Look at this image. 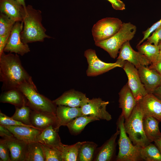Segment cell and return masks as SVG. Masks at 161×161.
Returning <instances> with one entry per match:
<instances>
[{
    "label": "cell",
    "mask_w": 161,
    "mask_h": 161,
    "mask_svg": "<svg viewBox=\"0 0 161 161\" xmlns=\"http://www.w3.org/2000/svg\"><path fill=\"white\" fill-rule=\"evenodd\" d=\"M41 14L40 10L35 9L32 6H26L21 33V41L24 43L43 42L45 38H52L45 33L46 29L41 23Z\"/></svg>",
    "instance_id": "obj_2"
},
{
    "label": "cell",
    "mask_w": 161,
    "mask_h": 161,
    "mask_svg": "<svg viewBox=\"0 0 161 161\" xmlns=\"http://www.w3.org/2000/svg\"><path fill=\"white\" fill-rule=\"evenodd\" d=\"M141 109L144 117H154L161 123V100L153 93H148L137 102Z\"/></svg>",
    "instance_id": "obj_14"
},
{
    "label": "cell",
    "mask_w": 161,
    "mask_h": 161,
    "mask_svg": "<svg viewBox=\"0 0 161 161\" xmlns=\"http://www.w3.org/2000/svg\"><path fill=\"white\" fill-rule=\"evenodd\" d=\"M125 119L121 114L116 122L117 128L120 130L118 143L119 152L116 161H143L140 156L142 147L134 145L127 135L124 126Z\"/></svg>",
    "instance_id": "obj_5"
},
{
    "label": "cell",
    "mask_w": 161,
    "mask_h": 161,
    "mask_svg": "<svg viewBox=\"0 0 161 161\" xmlns=\"http://www.w3.org/2000/svg\"><path fill=\"white\" fill-rule=\"evenodd\" d=\"M6 140L11 161H25L28 144L14 136Z\"/></svg>",
    "instance_id": "obj_23"
},
{
    "label": "cell",
    "mask_w": 161,
    "mask_h": 161,
    "mask_svg": "<svg viewBox=\"0 0 161 161\" xmlns=\"http://www.w3.org/2000/svg\"><path fill=\"white\" fill-rule=\"evenodd\" d=\"M18 89L24 95L27 101V105L32 110L56 115L57 106L52 101L39 93L34 82L25 83Z\"/></svg>",
    "instance_id": "obj_6"
},
{
    "label": "cell",
    "mask_w": 161,
    "mask_h": 161,
    "mask_svg": "<svg viewBox=\"0 0 161 161\" xmlns=\"http://www.w3.org/2000/svg\"><path fill=\"white\" fill-rule=\"evenodd\" d=\"M143 112L137 103L128 118L125 120L124 126L129 137L134 145L144 147L151 143L144 131Z\"/></svg>",
    "instance_id": "obj_4"
},
{
    "label": "cell",
    "mask_w": 161,
    "mask_h": 161,
    "mask_svg": "<svg viewBox=\"0 0 161 161\" xmlns=\"http://www.w3.org/2000/svg\"><path fill=\"white\" fill-rule=\"evenodd\" d=\"M138 51L145 55L151 64L156 62L159 59L160 54L158 45L150 43L147 41L137 46Z\"/></svg>",
    "instance_id": "obj_27"
},
{
    "label": "cell",
    "mask_w": 161,
    "mask_h": 161,
    "mask_svg": "<svg viewBox=\"0 0 161 161\" xmlns=\"http://www.w3.org/2000/svg\"><path fill=\"white\" fill-rule=\"evenodd\" d=\"M58 131L51 126L42 131L38 137V142L45 145L55 148L61 151L64 144L61 142Z\"/></svg>",
    "instance_id": "obj_22"
},
{
    "label": "cell",
    "mask_w": 161,
    "mask_h": 161,
    "mask_svg": "<svg viewBox=\"0 0 161 161\" xmlns=\"http://www.w3.org/2000/svg\"><path fill=\"white\" fill-rule=\"evenodd\" d=\"M120 131L117 128L116 131L100 147L95 150L93 161H112L116 160L117 143L116 139Z\"/></svg>",
    "instance_id": "obj_13"
},
{
    "label": "cell",
    "mask_w": 161,
    "mask_h": 161,
    "mask_svg": "<svg viewBox=\"0 0 161 161\" xmlns=\"http://www.w3.org/2000/svg\"><path fill=\"white\" fill-rule=\"evenodd\" d=\"M153 94L161 100V85L157 88Z\"/></svg>",
    "instance_id": "obj_43"
},
{
    "label": "cell",
    "mask_w": 161,
    "mask_h": 161,
    "mask_svg": "<svg viewBox=\"0 0 161 161\" xmlns=\"http://www.w3.org/2000/svg\"><path fill=\"white\" fill-rule=\"evenodd\" d=\"M154 142V144L158 148L161 154V137L156 140Z\"/></svg>",
    "instance_id": "obj_44"
},
{
    "label": "cell",
    "mask_w": 161,
    "mask_h": 161,
    "mask_svg": "<svg viewBox=\"0 0 161 161\" xmlns=\"http://www.w3.org/2000/svg\"><path fill=\"white\" fill-rule=\"evenodd\" d=\"M25 161H45L41 144L37 142L27 144Z\"/></svg>",
    "instance_id": "obj_28"
},
{
    "label": "cell",
    "mask_w": 161,
    "mask_h": 161,
    "mask_svg": "<svg viewBox=\"0 0 161 161\" xmlns=\"http://www.w3.org/2000/svg\"><path fill=\"white\" fill-rule=\"evenodd\" d=\"M123 23L119 19L113 17L105 18L98 21L92 29L95 43L106 40L112 37L119 31Z\"/></svg>",
    "instance_id": "obj_7"
},
{
    "label": "cell",
    "mask_w": 161,
    "mask_h": 161,
    "mask_svg": "<svg viewBox=\"0 0 161 161\" xmlns=\"http://www.w3.org/2000/svg\"><path fill=\"white\" fill-rule=\"evenodd\" d=\"M18 139L27 144L38 142L42 130L30 126L3 125Z\"/></svg>",
    "instance_id": "obj_17"
},
{
    "label": "cell",
    "mask_w": 161,
    "mask_h": 161,
    "mask_svg": "<svg viewBox=\"0 0 161 161\" xmlns=\"http://www.w3.org/2000/svg\"><path fill=\"white\" fill-rule=\"evenodd\" d=\"M150 43L158 45L161 42V24L154 32L152 35L147 39Z\"/></svg>",
    "instance_id": "obj_37"
},
{
    "label": "cell",
    "mask_w": 161,
    "mask_h": 161,
    "mask_svg": "<svg viewBox=\"0 0 161 161\" xmlns=\"http://www.w3.org/2000/svg\"><path fill=\"white\" fill-rule=\"evenodd\" d=\"M10 33H9L4 35L0 36V55L4 52V49L7 43Z\"/></svg>",
    "instance_id": "obj_41"
},
{
    "label": "cell",
    "mask_w": 161,
    "mask_h": 161,
    "mask_svg": "<svg viewBox=\"0 0 161 161\" xmlns=\"http://www.w3.org/2000/svg\"><path fill=\"white\" fill-rule=\"evenodd\" d=\"M14 114L11 117L13 119L29 126H32L30 121V116L32 110L26 104L19 107H15Z\"/></svg>",
    "instance_id": "obj_31"
},
{
    "label": "cell",
    "mask_w": 161,
    "mask_h": 161,
    "mask_svg": "<svg viewBox=\"0 0 161 161\" xmlns=\"http://www.w3.org/2000/svg\"><path fill=\"white\" fill-rule=\"evenodd\" d=\"M140 154L143 161H161V154L159 150L155 145L151 143L141 147Z\"/></svg>",
    "instance_id": "obj_30"
},
{
    "label": "cell",
    "mask_w": 161,
    "mask_h": 161,
    "mask_svg": "<svg viewBox=\"0 0 161 161\" xmlns=\"http://www.w3.org/2000/svg\"><path fill=\"white\" fill-rule=\"evenodd\" d=\"M4 14H0V36L10 33L15 23Z\"/></svg>",
    "instance_id": "obj_34"
},
{
    "label": "cell",
    "mask_w": 161,
    "mask_h": 161,
    "mask_svg": "<svg viewBox=\"0 0 161 161\" xmlns=\"http://www.w3.org/2000/svg\"><path fill=\"white\" fill-rule=\"evenodd\" d=\"M119 53L116 62L123 66L126 61L129 62L137 69L141 66L148 67L151 64L145 55L132 49L129 41L124 43L120 49Z\"/></svg>",
    "instance_id": "obj_10"
},
{
    "label": "cell",
    "mask_w": 161,
    "mask_h": 161,
    "mask_svg": "<svg viewBox=\"0 0 161 161\" xmlns=\"http://www.w3.org/2000/svg\"><path fill=\"white\" fill-rule=\"evenodd\" d=\"M119 95V107L122 109L121 114L126 120L129 116L137 102L127 83L121 89Z\"/></svg>",
    "instance_id": "obj_19"
},
{
    "label": "cell",
    "mask_w": 161,
    "mask_h": 161,
    "mask_svg": "<svg viewBox=\"0 0 161 161\" xmlns=\"http://www.w3.org/2000/svg\"><path fill=\"white\" fill-rule=\"evenodd\" d=\"M82 114L81 107L57 106L56 113L57 125L55 129L58 131L60 126H66L75 118Z\"/></svg>",
    "instance_id": "obj_20"
},
{
    "label": "cell",
    "mask_w": 161,
    "mask_h": 161,
    "mask_svg": "<svg viewBox=\"0 0 161 161\" xmlns=\"http://www.w3.org/2000/svg\"><path fill=\"white\" fill-rule=\"evenodd\" d=\"M23 21L16 22L15 23L4 49L3 52L23 56L30 51L27 44L21 41V33L23 27Z\"/></svg>",
    "instance_id": "obj_9"
},
{
    "label": "cell",
    "mask_w": 161,
    "mask_h": 161,
    "mask_svg": "<svg viewBox=\"0 0 161 161\" xmlns=\"http://www.w3.org/2000/svg\"><path fill=\"white\" fill-rule=\"evenodd\" d=\"M82 142L64 145L61 151L63 161H78L79 151Z\"/></svg>",
    "instance_id": "obj_32"
},
{
    "label": "cell",
    "mask_w": 161,
    "mask_h": 161,
    "mask_svg": "<svg viewBox=\"0 0 161 161\" xmlns=\"http://www.w3.org/2000/svg\"><path fill=\"white\" fill-rule=\"evenodd\" d=\"M0 125L7 126H30L35 128L33 126L27 125L21 122L15 120L11 117H10L2 113L1 111L0 112Z\"/></svg>",
    "instance_id": "obj_35"
},
{
    "label": "cell",
    "mask_w": 161,
    "mask_h": 161,
    "mask_svg": "<svg viewBox=\"0 0 161 161\" xmlns=\"http://www.w3.org/2000/svg\"><path fill=\"white\" fill-rule=\"evenodd\" d=\"M30 121L32 126L41 130L51 126L55 129L57 125L56 115L32 110L31 114Z\"/></svg>",
    "instance_id": "obj_21"
},
{
    "label": "cell",
    "mask_w": 161,
    "mask_h": 161,
    "mask_svg": "<svg viewBox=\"0 0 161 161\" xmlns=\"http://www.w3.org/2000/svg\"><path fill=\"white\" fill-rule=\"evenodd\" d=\"M161 24V19L153 24L150 27L148 28L145 31L143 32V37L142 39L140 41L138 44L137 46L141 44L143 41L147 39L150 36V35L154 32Z\"/></svg>",
    "instance_id": "obj_38"
},
{
    "label": "cell",
    "mask_w": 161,
    "mask_h": 161,
    "mask_svg": "<svg viewBox=\"0 0 161 161\" xmlns=\"http://www.w3.org/2000/svg\"><path fill=\"white\" fill-rule=\"evenodd\" d=\"M26 9L16 0H0V13L15 22L23 21Z\"/></svg>",
    "instance_id": "obj_18"
},
{
    "label": "cell",
    "mask_w": 161,
    "mask_h": 161,
    "mask_svg": "<svg viewBox=\"0 0 161 161\" xmlns=\"http://www.w3.org/2000/svg\"><path fill=\"white\" fill-rule=\"evenodd\" d=\"M0 136L6 140L14 137L13 134L5 126L0 125Z\"/></svg>",
    "instance_id": "obj_40"
},
{
    "label": "cell",
    "mask_w": 161,
    "mask_h": 161,
    "mask_svg": "<svg viewBox=\"0 0 161 161\" xmlns=\"http://www.w3.org/2000/svg\"><path fill=\"white\" fill-rule=\"evenodd\" d=\"M97 146L93 142H82L79 150L78 161H93Z\"/></svg>",
    "instance_id": "obj_29"
},
{
    "label": "cell",
    "mask_w": 161,
    "mask_h": 161,
    "mask_svg": "<svg viewBox=\"0 0 161 161\" xmlns=\"http://www.w3.org/2000/svg\"><path fill=\"white\" fill-rule=\"evenodd\" d=\"M86 95L81 92L71 89L64 92L53 100L56 105H64L72 107H81L89 100Z\"/></svg>",
    "instance_id": "obj_16"
},
{
    "label": "cell",
    "mask_w": 161,
    "mask_h": 161,
    "mask_svg": "<svg viewBox=\"0 0 161 161\" xmlns=\"http://www.w3.org/2000/svg\"><path fill=\"white\" fill-rule=\"evenodd\" d=\"M158 45L159 46V49H160V57H161V42H160L159 44Z\"/></svg>",
    "instance_id": "obj_46"
},
{
    "label": "cell",
    "mask_w": 161,
    "mask_h": 161,
    "mask_svg": "<svg viewBox=\"0 0 161 161\" xmlns=\"http://www.w3.org/2000/svg\"><path fill=\"white\" fill-rule=\"evenodd\" d=\"M123 67L128 78V85L137 102L148 93L141 80L137 69L127 61L125 62Z\"/></svg>",
    "instance_id": "obj_11"
},
{
    "label": "cell",
    "mask_w": 161,
    "mask_h": 161,
    "mask_svg": "<svg viewBox=\"0 0 161 161\" xmlns=\"http://www.w3.org/2000/svg\"><path fill=\"white\" fill-rule=\"evenodd\" d=\"M42 146L45 161H63L61 151L58 148L43 144Z\"/></svg>",
    "instance_id": "obj_33"
},
{
    "label": "cell",
    "mask_w": 161,
    "mask_h": 161,
    "mask_svg": "<svg viewBox=\"0 0 161 161\" xmlns=\"http://www.w3.org/2000/svg\"><path fill=\"white\" fill-rule=\"evenodd\" d=\"M0 161H11L6 140L2 138L0 139Z\"/></svg>",
    "instance_id": "obj_36"
},
{
    "label": "cell",
    "mask_w": 161,
    "mask_h": 161,
    "mask_svg": "<svg viewBox=\"0 0 161 161\" xmlns=\"http://www.w3.org/2000/svg\"><path fill=\"white\" fill-rule=\"evenodd\" d=\"M109 103L108 101L103 100L100 97L89 99L81 107L82 114L97 117L100 120L110 121L112 119V116L106 110Z\"/></svg>",
    "instance_id": "obj_12"
},
{
    "label": "cell",
    "mask_w": 161,
    "mask_h": 161,
    "mask_svg": "<svg viewBox=\"0 0 161 161\" xmlns=\"http://www.w3.org/2000/svg\"><path fill=\"white\" fill-rule=\"evenodd\" d=\"M98 120L100 119L97 117L83 114L75 118L66 126L71 134L76 135L80 134L89 123Z\"/></svg>",
    "instance_id": "obj_26"
},
{
    "label": "cell",
    "mask_w": 161,
    "mask_h": 161,
    "mask_svg": "<svg viewBox=\"0 0 161 161\" xmlns=\"http://www.w3.org/2000/svg\"><path fill=\"white\" fill-rule=\"evenodd\" d=\"M160 122L154 117H144L143 129L145 134L149 141L151 143L161 137V133L159 127Z\"/></svg>",
    "instance_id": "obj_24"
},
{
    "label": "cell",
    "mask_w": 161,
    "mask_h": 161,
    "mask_svg": "<svg viewBox=\"0 0 161 161\" xmlns=\"http://www.w3.org/2000/svg\"><path fill=\"white\" fill-rule=\"evenodd\" d=\"M84 55L88 65L86 71L88 76H98L115 68L123 67L116 62L114 63H107L103 61L97 57L95 50L92 49L86 50Z\"/></svg>",
    "instance_id": "obj_8"
},
{
    "label": "cell",
    "mask_w": 161,
    "mask_h": 161,
    "mask_svg": "<svg viewBox=\"0 0 161 161\" xmlns=\"http://www.w3.org/2000/svg\"><path fill=\"white\" fill-rule=\"evenodd\" d=\"M136 26L130 22L123 23L119 31L110 38L95 43V45L106 51L112 58L115 59L124 43L129 41L134 37Z\"/></svg>",
    "instance_id": "obj_3"
},
{
    "label": "cell",
    "mask_w": 161,
    "mask_h": 161,
    "mask_svg": "<svg viewBox=\"0 0 161 161\" xmlns=\"http://www.w3.org/2000/svg\"><path fill=\"white\" fill-rule=\"evenodd\" d=\"M141 80L148 93H153L161 85V75L156 70L141 66L137 68Z\"/></svg>",
    "instance_id": "obj_15"
},
{
    "label": "cell",
    "mask_w": 161,
    "mask_h": 161,
    "mask_svg": "<svg viewBox=\"0 0 161 161\" xmlns=\"http://www.w3.org/2000/svg\"><path fill=\"white\" fill-rule=\"evenodd\" d=\"M148 67L150 69L155 70L161 75V57H160L156 62L151 64Z\"/></svg>",
    "instance_id": "obj_42"
},
{
    "label": "cell",
    "mask_w": 161,
    "mask_h": 161,
    "mask_svg": "<svg viewBox=\"0 0 161 161\" xmlns=\"http://www.w3.org/2000/svg\"><path fill=\"white\" fill-rule=\"evenodd\" d=\"M20 4L22 5L24 7L26 8L25 0H16Z\"/></svg>",
    "instance_id": "obj_45"
},
{
    "label": "cell",
    "mask_w": 161,
    "mask_h": 161,
    "mask_svg": "<svg viewBox=\"0 0 161 161\" xmlns=\"http://www.w3.org/2000/svg\"><path fill=\"white\" fill-rule=\"evenodd\" d=\"M0 80L2 91L18 88L26 83L33 82L22 66L17 54L4 52L0 55Z\"/></svg>",
    "instance_id": "obj_1"
},
{
    "label": "cell",
    "mask_w": 161,
    "mask_h": 161,
    "mask_svg": "<svg viewBox=\"0 0 161 161\" xmlns=\"http://www.w3.org/2000/svg\"><path fill=\"white\" fill-rule=\"evenodd\" d=\"M0 102L8 103L15 107L27 105V101L24 95L18 88L3 91L0 96Z\"/></svg>",
    "instance_id": "obj_25"
},
{
    "label": "cell",
    "mask_w": 161,
    "mask_h": 161,
    "mask_svg": "<svg viewBox=\"0 0 161 161\" xmlns=\"http://www.w3.org/2000/svg\"><path fill=\"white\" fill-rule=\"evenodd\" d=\"M112 4L113 9L116 10H122L125 9V5L120 0H107Z\"/></svg>",
    "instance_id": "obj_39"
}]
</instances>
